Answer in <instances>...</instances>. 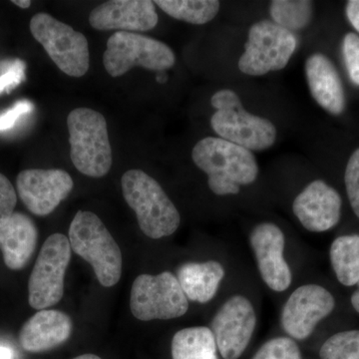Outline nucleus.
<instances>
[{"instance_id":"obj_1","label":"nucleus","mask_w":359,"mask_h":359,"mask_svg":"<svg viewBox=\"0 0 359 359\" xmlns=\"http://www.w3.org/2000/svg\"><path fill=\"white\" fill-rule=\"evenodd\" d=\"M196 166L208 175V185L218 196L237 195L241 186L254 183L259 165L252 151L217 137H207L192 151Z\"/></svg>"},{"instance_id":"obj_2","label":"nucleus","mask_w":359,"mask_h":359,"mask_svg":"<svg viewBox=\"0 0 359 359\" xmlns=\"http://www.w3.org/2000/svg\"><path fill=\"white\" fill-rule=\"evenodd\" d=\"M121 186L123 197L147 237L159 240L178 230L180 212L155 179L141 170H129L122 176Z\"/></svg>"},{"instance_id":"obj_3","label":"nucleus","mask_w":359,"mask_h":359,"mask_svg":"<svg viewBox=\"0 0 359 359\" xmlns=\"http://www.w3.org/2000/svg\"><path fill=\"white\" fill-rule=\"evenodd\" d=\"M71 249L91 264L100 285L114 287L122 276L123 259L119 245L97 215L78 211L69 228Z\"/></svg>"},{"instance_id":"obj_4","label":"nucleus","mask_w":359,"mask_h":359,"mask_svg":"<svg viewBox=\"0 0 359 359\" xmlns=\"http://www.w3.org/2000/svg\"><path fill=\"white\" fill-rule=\"evenodd\" d=\"M211 126L224 139L250 151H264L276 140V128L269 120L245 111L240 97L230 89L219 90L211 98Z\"/></svg>"},{"instance_id":"obj_5","label":"nucleus","mask_w":359,"mask_h":359,"mask_svg":"<svg viewBox=\"0 0 359 359\" xmlns=\"http://www.w3.org/2000/svg\"><path fill=\"white\" fill-rule=\"evenodd\" d=\"M70 158L85 176L102 178L112 167L107 122L101 113L90 108H76L67 118Z\"/></svg>"},{"instance_id":"obj_6","label":"nucleus","mask_w":359,"mask_h":359,"mask_svg":"<svg viewBox=\"0 0 359 359\" xmlns=\"http://www.w3.org/2000/svg\"><path fill=\"white\" fill-rule=\"evenodd\" d=\"M297 43L294 32L271 20L259 21L250 28L245 52L238 59V69L250 76L283 70L289 65Z\"/></svg>"},{"instance_id":"obj_7","label":"nucleus","mask_w":359,"mask_h":359,"mask_svg":"<svg viewBox=\"0 0 359 359\" xmlns=\"http://www.w3.org/2000/svg\"><path fill=\"white\" fill-rule=\"evenodd\" d=\"M30 32L63 73L71 77L86 74L90 66L89 47L82 33L44 13L33 16Z\"/></svg>"},{"instance_id":"obj_8","label":"nucleus","mask_w":359,"mask_h":359,"mask_svg":"<svg viewBox=\"0 0 359 359\" xmlns=\"http://www.w3.org/2000/svg\"><path fill=\"white\" fill-rule=\"evenodd\" d=\"M176 56L164 42L133 32H115L107 41L103 65L111 77H119L135 66L165 71L173 67Z\"/></svg>"},{"instance_id":"obj_9","label":"nucleus","mask_w":359,"mask_h":359,"mask_svg":"<svg viewBox=\"0 0 359 359\" xmlns=\"http://www.w3.org/2000/svg\"><path fill=\"white\" fill-rule=\"evenodd\" d=\"M130 309L135 318L142 321L173 320L185 316L189 301L177 276L166 271L157 276H137L132 285Z\"/></svg>"},{"instance_id":"obj_10","label":"nucleus","mask_w":359,"mask_h":359,"mask_svg":"<svg viewBox=\"0 0 359 359\" xmlns=\"http://www.w3.org/2000/svg\"><path fill=\"white\" fill-rule=\"evenodd\" d=\"M70 259L69 238L62 233L49 236L40 250L28 282V302L32 308L42 311L62 299Z\"/></svg>"},{"instance_id":"obj_11","label":"nucleus","mask_w":359,"mask_h":359,"mask_svg":"<svg viewBox=\"0 0 359 359\" xmlns=\"http://www.w3.org/2000/svg\"><path fill=\"white\" fill-rule=\"evenodd\" d=\"M257 325L252 302L244 295H233L215 314L212 334L224 359H238L249 346Z\"/></svg>"},{"instance_id":"obj_12","label":"nucleus","mask_w":359,"mask_h":359,"mask_svg":"<svg viewBox=\"0 0 359 359\" xmlns=\"http://www.w3.org/2000/svg\"><path fill=\"white\" fill-rule=\"evenodd\" d=\"M335 299L325 287L304 285L290 295L282 311L280 323L292 339L311 337L320 321L332 313Z\"/></svg>"},{"instance_id":"obj_13","label":"nucleus","mask_w":359,"mask_h":359,"mask_svg":"<svg viewBox=\"0 0 359 359\" xmlns=\"http://www.w3.org/2000/svg\"><path fill=\"white\" fill-rule=\"evenodd\" d=\"M73 180L65 170L29 169L18 174L16 189L25 207L32 214L45 217L72 192Z\"/></svg>"},{"instance_id":"obj_14","label":"nucleus","mask_w":359,"mask_h":359,"mask_svg":"<svg viewBox=\"0 0 359 359\" xmlns=\"http://www.w3.org/2000/svg\"><path fill=\"white\" fill-rule=\"evenodd\" d=\"M250 242L264 283L276 292L289 289L292 275L283 257L285 238L283 231L273 223L259 224L250 233Z\"/></svg>"},{"instance_id":"obj_15","label":"nucleus","mask_w":359,"mask_h":359,"mask_svg":"<svg viewBox=\"0 0 359 359\" xmlns=\"http://www.w3.org/2000/svg\"><path fill=\"white\" fill-rule=\"evenodd\" d=\"M341 207L339 194L321 180L309 183L292 204L299 223L313 233H323L334 228L341 216Z\"/></svg>"},{"instance_id":"obj_16","label":"nucleus","mask_w":359,"mask_h":359,"mask_svg":"<svg viewBox=\"0 0 359 359\" xmlns=\"http://www.w3.org/2000/svg\"><path fill=\"white\" fill-rule=\"evenodd\" d=\"M159 16L150 0H110L95 7L89 23L101 32H148L158 25Z\"/></svg>"},{"instance_id":"obj_17","label":"nucleus","mask_w":359,"mask_h":359,"mask_svg":"<svg viewBox=\"0 0 359 359\" xmlns=\"http://www.w3.org/2000/svg\"><path fill=\"white\" fill-rule=\"evenodd\" d=\"M72 330L69 316L55 309H42L21 327L20 344L27 353H45L65 344Z\"/></svg>"},{"instance_id":"obj_18","label":"nucleus","mask_w":359,"mask_h":359,"mask_svg":"<svg viewBox=\"0 0 359 359\" xmlns=\"http://www.w3.org/2000/svg\"><path fill=\"white\" fill-rule=\"evenodd\" d=\"M306 80L316 102L332 115L346 110V99L339 71L332 60L323 53H313L306 61Z\"/></svg>"},{"instance_id":"obj_19","label":"nucleus","mask_w":359,"mask_h":359,"mask_svg":"<svg viewBox=\"0 0 359 359\" xmlns=\"http://www.w3.org/2000/svg\"><path fill=\"white\" fill-rule=\"evenodd\" d=\"M39 231L36 224L22 212H14L0 226V250L4 264L13 271L27 266L36 250Z\"/></svg>"},{"instance_id":"obj_20","label":"nucleus","mask_w":359,"mask_h":359,"mask_svg":"<svg viewBox=\"0 0 359 359\" xmlns=\"http://www.w3.org/2000/svg\"><path fill=\"white\" fill-rule=\"evenodd\" d=\"M176 276L188 301L207 304L217 294L224 269L216 261L190 262L179 266Z\"/></svg>"},{"instance_id":"obj_21","label":"nucleus","mask_w":359,"mask_h":359,"mask_svg":"<svg viewBox=\"0 0 359 359\" xmlns=\"http://www.w3.org/2000/svg\"><path fill=\"white\" fill-rule=\"evenodd\" d=\"M218 351L214 334L207 327L184 328L172 340L173 359H219Z\"/></svg>"},{"instance_id":"obj_22","label":"nucleus","mask_w":359,"mask_h":359,"mask_svg":"<svg viewBox=\"0 0 359 359\" xmlns=\"http://www.w3.org/2000/svg\"><path fill=\"white\" fill-rule=\"evenodd\" d=\"M330 262L341 285L353 287L359 282V235L341 236L330 247Z\"/></svg>"},{"instance_id":"obj_23","label":"nucleus","mask_w":359,"mask_h":359,"mask_svg":"<svg viewBox=\"0 0 359 359\" xmlns=\"http://www.w3.org/2000/svg\"><path fill=\"white\" fill-rule=\"evenodd\" d=\"M154 4L175 20L196 25L214 20L221 6L216 0H157Z\"/></svg>"},{"instance_id":"obj_24","label":"nucleus","mask_w":359,"mask_h":359,"mask_svg":"<svg viewBox=\"0 0 359 359\" xmlns=\"http://www.w3.org/2000/svg\"><path fill=\"white\" fill-rule=\"evenodd\" d=\"M269 13L276 25L289 32L304 29L313 18V2L306 0H273Z\"/></svg>"},{"instance_id":"obj_25","label":"nucleus","mask_w":359,"mask_h":359,"mask_svg":"<svg viewBox=\"0 0 359 359\" xmlns=\"http://www.w3.org/2000/svg\"><path fill=\"white\" fill-rule=\"evenodd\" d=\"M320 359H359V330H347L330 337L323 344Z\"/></svg>"},{"instance_id":"obj_26","label":"nucleus","mask_w":359,"mask_h":359,"mask_svg":"<svg viewBox=\"0 0 359 359\" xmlns=\"http://www.w3.org/2000/svg\"><path fill=\"white\" fill-rule=\"evenodd\" d=\"M252 359H302L301 349L292 337L269 339Z\"/></svg>"},{"instance_id":"obj_27","label":"nucleus","mask_w":359,"mask_h":359,"mask_svg":"<svg viewBox=\"0 0 359 359\" xmlns=\"http://www.w3.org/2000/svg\"><path fill=\"white\" fill-rule=\"evenodd\" d=\"M341 52L349 79L359 87V35L353 32L344 35Z\"/></svg>"},{"instance_id":"obj_28","label":"nucleus","mask_w":359,"mask_h":359,"mask_svg":"<svg viewBox=\"0 0 359 359\" xmlns=\"http://www.w3.org/2000/svg\"><path fill=\"white\" fill-rule=\"evenodd\" d=\"M344 182L349 203L359 219V148L354 151L347 162Z\"/></svg>"},{"instance_id":"obj_29","label":"nucleus","mask_w":359,"mask_h":359,"mask_svg":"<svg viewBox=\"0 0 359 359\" xmlns=\"http://www.w3.org/2000/svg\"><path fill=\"white\" fill-rule=\"evenodd\" d=\"M18 196L13 184L4 175L0 174V226L11 218L14 212Z\"/></svg>"},{"instance_id":"obj_30","label":"nucleus","mask_w":359,"mask_h":359,"mask_svg":"<svg viewBox=\"0 0 359 359\" xmlns=\"http://www.w3.org/2000/svg\"><path fill=\"white\" fill-rule=\"evenodd\" d=\"M25 65L23 61L16 59L7 66L6 70L0 74V94L11 92L25 79Z\"/></svg>"},{"instance_id":"obj_31","label":"nucleus","mask_w":359,"mask_h":359,"mask_svg":"<svg viewBox=\"0 0 359 359\" xmlns=\"http://www.w3.org/2000/svg\"><path fill=\"white\" fill-rule=\"evenodd\" d=\"M32 109L33 104L30 101H18L11 109L0 114V132L13 128L21 116L28 114Z\"/></svg>"},{"instance_id":"obj_32","label":"nucleus","mask_w":359,"mask_h":359,"mask_svg":"<svg viewBox=\"0 0 359 359\" xmlns=\"http://www.w3.org/2000/svg\"><path fill=\"white\" fill-rule=\"evenodd\" d=\"M346 14L349 23L359 34V0H349L346 7Z\"/></svg>"},{"instance_id":"obj_33","label":"nucleus","mask_w":359,"mask_h":359,"mask_svg":"<svg viewBox=\"0 0 359 359\" xmlns=\"http://www.w3.org/2000/svg\"><path fill=\"white\" fill-rule=\"evenodd\" d=\"M13 353L11 348L0 346V359H13Z\"/></svg>"},{"instance_id":"obj_34","label":"nucleus","mask_w":359,"mask_h":359,"mask_svg":"<svg viewBox=\"0 0 359 359\" xmlns=\"http://www.w3.org/2000/svg\"><path fill=\"white\" fill-rule=\"evenodd\" d=\"M356 285H358V290L351 295V304H353V309L359 313V282Z\"/></svg>"},{"instance_id":"obj_35","label":"nucleus","mask_w":359,"mask_h":359,"mask_svg":"<svg viewBox=\"0 0 359 359\" xmlns=\"http://www.w3.org/2000/svg\"><path fill=\"white\" fill-rule=\"evenodd\" d=\"M13 4L22 9L29 8L32 6V1L29 0H13Z\"/></svg>"},{"instance_id":"obj_36","label":"nucleus","mask_w":359,"mask_h":359,"mask_svg":"<svg viewBox=\"0 0 359 359\" xmlns=\"http://www.w3.org/2000/svg\"><path fill=\"white\" fill-rule=\"evenodd\" d=\"M73 359H102L99 358V356L95 355V354H83V355L77 356V358Z\"/></svg>"}]
</instances>
